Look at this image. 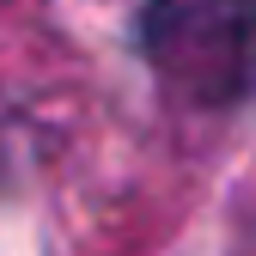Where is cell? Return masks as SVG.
I'll return each mask as SVG.
<instances>
[{
	"label": "cell",
	"mask_w": 256,
	"mask_h": 256,
	"mask_svg": "<svg viewBox=\"0 0 256 256\" xmlns=\"http://www.w3.org/2000/svg\"><path fill=\"white\" fill-rule=\"evenodd\" d=\"M140 55L189 110H238L256 98V0H146Z\"/></svg>",
	"instance_id": "obj_1"
}]
</instances>
